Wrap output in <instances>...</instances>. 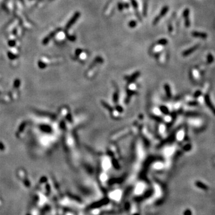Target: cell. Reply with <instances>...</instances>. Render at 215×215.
I'll return each instance as SVG.
<instances>
[{"label":"cell","instance_id":"cell-1","mask_svg":"<svg viewBox=\"0 0 215 215\" xmlns=\"http://www.w3.org/2000/svg\"><path fill=\"white\" fill-rule=\"evenodd\" d=\"M168 9H169V8H168V7H167V6H165V7L162 9V10L161 11V12H160V15L158 16L155 18V20H154V22H153L154 25H156V24L158 22L159 20H160V19H161L162 17L164 16L165 15V13L167 12Z\"/></svg>","mask_w":215,"mask_h":215},{"label":"cell","instance_id":"cell-2","mask_svg":"<svg viewBox=\"0 0 215 215\" xmlns=\"http://www.w3.org/2000/svg\"><path fill=\"white\" fill-rule=\"evenodd\" d=\"M79 14H79V13H78V12H77V13H76L75 14H74V16H73V17L71 19V20L68 23L67 25H66V28H70L72 25H73L74 23L75 22L76 20H77V19H78V18L79 17Z\"/></svg>","mask_w":215,"mask_h":215},{"label":"cell","instance_id":"cell-3","mask_svg":"<svg viewBox=\"0 0 215 215\" xmlns=\"http://www.w3.org/2000/svg\"><path fill=\"white\" fill-rule=\"evenodd\" d=\"M167 40L165 39H161L160 40H159L158 41V44H165L167 43Z\"/></svg>","mask_w":215,"mask_h":215},{"label":"cell","instance_id":"cell-4","mask_svg":"<svg viewBox=\"0 0 215 215\" xmlns=\"http://www.w3.org/2000/svg\"><path fill=\"white\" fill-rule=\"evenodd\" d=\"M131 3H132L133 6L135 8H137V2H136V1H135V0H131Z\"/></svg>","mask_w":215,"mask_h":215},{"label":"cell","instance_id":"cell-5","mask_svg":"<svg viewBox=\"0 0 215 215\" xmlns=\"http://www.w3.org/2000/svg\"><path fill=\"white\" fill-rule=\"evenodd\" d=\"M136 23L135 22V21H131V22H130V23H129V26H130L131 28L135 27V26H136Z\"/></svg>","mask_w":215,"mask_h":215},{"label":"cell","instance_id":"cell-6","mask_svg":"<svg viewBox=\"0 0 215 215\" xmlns=\"http://www.w3.org/2000/svg\"><path fill=\"white\" fill-rule=\"evenodd\" d=\"M147 1H145V7H144V15H147Z\"/></svg>","mask_w":215,"mask_h":215}]
</instances>
